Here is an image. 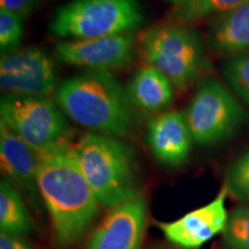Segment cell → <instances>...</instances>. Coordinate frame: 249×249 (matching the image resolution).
<instances>
[{"label":"cell","instance_id":"6da1fadb","mask_svg":"<svg viewBox=\"0 0 249 249\" xmlns=\"http://www.w3.org/2000/svg\"><path fill=\"white\" fill-rule=\"evenodd\" d=\"M37 185L59 247L85 236L99 211V202L66 139L37 152Z\"/></svg>","mask_w":249,"mask_h":249},{"label":"cell","instance_id":"7a4b0ae2","mask_svg":"<svg viewBox=\"0 0 249 249\" xmlns=\"http://www.w3.org/2000/svg\"><path fill=\"white\" fill-rule=\"evenodd\" d=\"M54 101L70 119L93 133L126 138L133 105L111 71H86L59 83Z\"/></svg>","mask_w":249,"mask_h":249},{"label":"cell","instance_id":"3957f363","mask_svg":"<svg viewBox=\"0 0 249 249\" xmlns=\"http://www.w3.org/2000/svg\"><path fill=\"white\" fill-rule=\"evenodd\" d=\"M74 149L102 207L112 209L141 195L135 152L126 143L114 136L89 132Z\"/></svg>","mask_w":249,"mask_h":249},{"label":"cell","instance_id":"277c9868","mask_svg":"<svg viewBox=\"0 0 249 249\" xmlns=\"http://www.w3.org/2000/svg\"><path fill=\"white\" fill-rule=\"evenodd\" d=\"M139 50L145 64L161 71L177 89L194 85L210 68L198 33L183 24L149 28L139 38Z\"/></svg>","mask_w":249,"mask_h":249},{"label":"cell","instance_id":"5b68a950","mask_svg":"<svg viewBox=\"0 0 249 249\" xmlns=\"http://www.w3.org/2000/svg\"><path fill=\"white\" fill-rule=\"evenodd\" d=\"M143 22L139 0H71L58 8L50 30L62 39H91L134 34Z\"/></svg>","mask_w":249,"mask_h":249},{"label":"cell","instance_id":"8992f818","mask_svg":"<svg viewBox=\"0 0 249 249\" xmlns=\"http://www.w3.org/2000/svg\"><path fill=\"white\" fill-rule=\"evenodd\" d=\"M185 112L193 140L200 145L226 141L247 120L239 99L214 77H205L198 83Z\"/></svg>","mask_w":249,"mask_h":249},{"label":"cell","instance_id":"52a82bcc","mask_svg":"<svg viewBox=\"0 0 249 249\" xmlns=\"http://www.w3.org/2000/svg\"><path fill=\"white\" fill-rule=\"evenodd\" d=\"M65 112L50 97L5 93L0 99V121L36 152L65 139L68 130Z\"/></svg>","mask_w":249,"mask_h":249},{"label":"cell","instance_id":"ba28073f","mask_svg":"<svg viewBox=\"0 0 249 249\" xmlns=\"http://www.w3.org/2000/svg\"><path fill=\"white\" fill-rule=\"evenodd\" d=\"M59 86L53 60L36 46L1 54L0 88L5 93L50 97Z\"/></svg>","mask_w":249,"mask_h":249},{"label":"cell","instance_id":"9c48e42d","mask_svg":"<svg viewBox=\"0 0 249 249\" xmlns=\"http://www.w3.org/2000/svg\"><path fill=\"white\" fill-rule=\"evenodd\" d=\"M139 39L124 34L91 39H65L55 46V57L62 64L86 71H111L127 67L135 57Z\"/></svg>","mask_w":249,"mask_h":249},{"label":"cell","instance_id":"30bf717a","mask_svg":"<svg viewBox=\"0 0 249 249\" xmlns=\"http://www.w3.org/2000/svg\"><path fill=\"white\" fill-rule=\"evenodd\" d=\"M229 195L224 185L213 201L203 207L189 211L185 216L167 223H158L166 239L183 249H198L225 230L229 213L226 197Z\"/></svg>","mask_w":249,"mask_h":249},{"label":"cell","instance_id":"8fae6325","mask_svg":"<svg viewBox=\"0 0 249 249\" xmlns=\"http://www.w3.org/2000/svg\"><path fill=\"white\" fill-rule=\"evenodd\" d=\"M145 219L143 195L112 208L92 233L88 249H141Z\"/></svg>","mask_w":249,"mask_h":249},{"label":"cell","instance_id":"7c38bea8","mask_svg":"<svg viewBox=\"0 0 249 249\" xmlns=\"http://www.w3.org/2000/svg\"><path fill=\"white\" fill-rule=\"evenodd\" d=\"M0 165L4 179L18 189L33 208L43 203L37 185V152L0 121Z\"/></svg>","mask_w":249,"mask_h":249},{"label":"cell","instance_id":"4fadbf2b","mask_svg":"<svg viewBox=\"0 0 249 249\" xmlns=\"http://www.w3.org/2000/svg\"><path fill=\"white\" fill-rule=\"evenodd\" d=\"M148 147L160 164L180 166L189 157L193 142L185 111H167L150 120L147 129Z\"/></svg>","mask_w":249,"mask_h":249},{"label":"cell","instance_id":"5bb4252c","mask_svg":"<svg viewBox=\"0 0 249 249\" xmlns=\"http://www.w3.org/2000/svg\"><path fill=\"white\" fill-rule=\"evenodd\" d=\"M208 44L227 58L249 53V1L214 17L208 31Z\"/></svg>","mask_w":249,"mask_h":249},{"label":"cell","instance_id":"9a60e30c","mask_svg":"<svg viewBox=\"0 0 249 249\" xmlns=\"http://www.w3.org/2000/svg\"><path fill=\"white\" fill-rule=\"evenodd\" d=\"M174 89L173 83L161 71L145 64L134 74L126 92L133 107L155 113L172 104Z\"/></svg>","mask_w":249,"mask_h":249},{"label":"cell","instance_id":"2e32d148","mask_svg":"<svg viewBox=\"0 0 249 249\" xmlns=\"http://www.w3.org/2000/svg\"><path fill=\"white\" fill-rule=\"evenodd\" d=\"M0 230L6 234L21 238L35 230L22 194L13 183L4 178L0 182Z\"/></svg>","mask_w":249,"mask_h":249},{"label":"cell","instance_id":"e0dca14e","mask_svg":"<svg viewBox=\"0 0 249 249\" xmlns=\"http://www.w3.org/2000/svg\"><path fill=\"white\" fill-rule=\"evenodd\" d=\"M247 1L249 0H180L171 11L170 18L172 23L187 26L210 15L226 13Z\"/></svg>","mask_w":249,"mask_h":249},{"label":"cell","instance_id":"ac0fdd59","mask_svg":"<svg viewBox=\"0 0 249 249\" xmlns=\"http://www.w3.org/2000/svg\"><path fill=\"white\" fill-rule=\"evenodd\" d=\"M220 73L232 91L249 107V53L227 58Z\"/></svg>","mask_w":249,"mask_h":249},{"label":"cell","instance_id":"d6986e66","mask_svg":"<svg viewBox=\"0 0 249 249\" xmlns=\"http://www.w3.org/2000/svg\"><path fill=\"white\" fill-rule=\"evenodd\" d=\"M223 244L225 249H249V204L240 205L229 214Z\"/></svg>","mask_w":249,"mask_h":249},{"label":"cell","instance_id":"ffe728a7","mask_svg":"<svg viewBox=\"0 0 249 249\" xmlns=\"http://www.w3.org/2000/svg\"><path fill=\"white\" fill-rule=\"evenodd\" d=\"M225 186L233 197L249 202V149L233 161L226 174Z\"/></svg>","mask_w":249,"mask_h":249},{"label":"cell","instance_id":"44dd1931","mask_svg":"<svg viewBox=\"0 0 249 249\" xmlns=\"http://www.w3.org/2000/svg\"><path fill=\"white\" fill-rule=\"evenodd\" d=\"M23 17L0 8V51L1 54L15 51L23 37Z\"/></svg>","mask_w":249,"mask_h":249},{"label":"cell","instance_id":"7402d4cb","mask_svg":"<svg viewBox=\"0 0 249 249\" xmlns=\"http://www.w3.org/2000/svg\"><path fill=\"white\" fill-rule=\"evenodd\" d=\"M40 0H0V8L27 17L38 7Z\"/></svg>","mask_w":249,"mask_h":249},{"label":"cell","instance_id":"603a6c76","mask_svg":"<svg viewBox=\"0 0 249 249\" xmlns=\"http://www.w3.org/2000/svg\"><path fill=\"white\" fill-rule=\"evenodd\" d=\"M0 249H35L21 236L0 233Z\"/></svg>","mask_w":249,"mask_h":249},{"label":"cell","instance_id":"cb8c5ba5","mask_svg":"<svg viewBox=\"0 0 249 249\" xmlns=\"http://www.w3.org/2000/svg\"><path fill=\"white\" fill-rule=\"evenodd\" d=\"M172 1H177V2H178V1H180V0H172Z\"/></svg>","mask_w":249,"mask_h":249},{"label":"cell","instance_id":"d4e9b609","mask_svg":"<svg viewBox=\"0 0 249 249\" xmlns=\"http://www.w3.org/2000/svg\"><path fill=\"white\" fill-rule=\"evenodd\" d=\"M155 249H163V248H155Z\"/></svg>","mask_w":249,"mask_h":249}]
</instances>
